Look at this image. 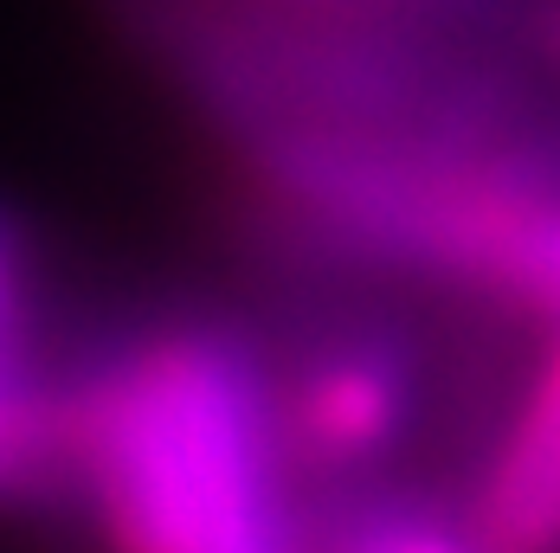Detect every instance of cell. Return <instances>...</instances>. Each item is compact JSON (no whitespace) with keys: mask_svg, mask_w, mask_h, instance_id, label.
I'll use <instances>...</instances> for the list:
<instances>
[{"mask_svg":"<svg viewBox=\"0 0 560 553\" xmlns=\"http://www.w3.org/2000/svg\"><path fill=\"white\" fill-rule=\"evenodd\" d=\"M71 476V432H65V387L39 367L0 374V502L46 496Z\"/></svg>","mask_w":560,"mask_h":553,"instance_id":"277c9868","label":"cell"},{"mask_svg":"<svg viewBox=\"0 0 560 553\" xmlns=\"http://www.w3.org/2000/svg\"><path fill=\"white\" fill-rule=\"evenodd\" d=\"M470 528L483 553H560V341L490 450Z\"/></svg>","mask_w":560,"mask_h":553,"instance_id":"3957f363","label":"cell"},{"mask_svg":"<svg viewBox=\"0 0 560 553\" xmlns=\"http://www.w3.org/2000/svg\"><path fill=\"white\" fill-rule=\"evenodd\" d=\"M33 316H39L33 251H26L20 225L0 213V374L39 367V361H33Z\"/></svg>","mask_w":560,"mask_h":553,"instance_id":"8992f818","label":"cell"},{"mask_svg":"<svg viewBox=\"0 0 560 553\" xmlns=\"http://www.w3.org/2000/svg\"><path fill=\"white\" fill-rule=\"evenodd\" d=\"M71 483L116 553H296L258 354L174 322L65 387Z\"/></svg>","mask_w":560,"mask_h":553,"instance_id":"6da1fadb","label":"cell"},{"mask_svg":"<svg viewBox=\"0 0 560 553\" xmlns=\"http://www.w3.org/2000/svg\"><path fill=\"white\" fill-rule=\"evenodd\" d=\"M548 52H555V64H560V0L548 7Z\"/></svg>","mask_w":560,"mask_h":553,"instance_id":"52a82bcc","label":"cell"},{"mask_svg":"<svg viewBox=\"0 0 560 553\" xmlns=\"http://www.w3.org/2000/svg\"><path fill=\"white\" fill-rule=\"evenodd\" d=\"M316 553H483L470 515H445L419 496H374L336 515Z\"/></svg>","mask_w":560,"mask_h":553,"instance_id":"5b68a950","label":"cell"},{"mask_svg":"<svg viewBox=\"0 0 560 553\" xmlns=\"http://www.w3.org/2000/svg\"><path fill=\"white\" fill-rule=\"evenodd\" d=\"M419 412V361L381 329H348L310 348L283 387V463L303 476H354L393 457Z\"/></svg>","mask_w":560,"mask_h":553,"instance_id":"7a4b0ae2","label":"cell"}]
</instances>
